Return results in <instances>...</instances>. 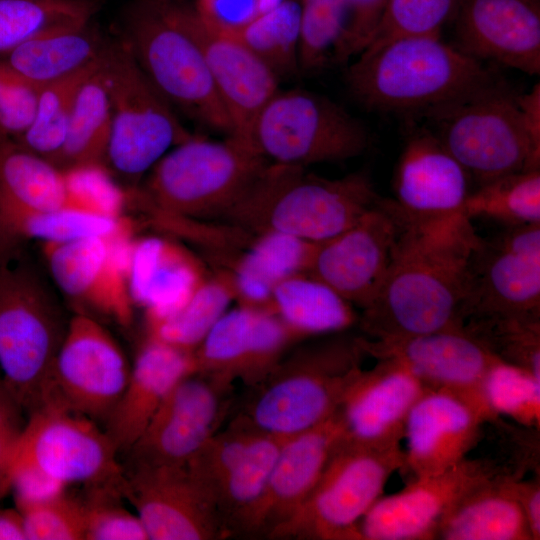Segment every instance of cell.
<instances>
[{"label": "cell", "instance_id": "obj_1", "mask_svg": "<svg viewBox=\"0 0 540 540\" xmlns=\"http://www.w3.org/2000/svg\"><path fill=\"white\" fill-rule=\"evenodd\" d=\"M389 204L399 222L391 263L358 325L369 339L462 328L470 263L480 241L464 214L413 220Z\"/></svg>", "mask_w": 540, "mask_h": 540}, {"label": "cell", "instance_id": "obj_2", "mask_svg": "<svg viewBox=\"0 0 540 540\" xmlns=\"http://www.w3.org/2000/svg\"><path fill=\"white\" fill-rule=\"evenodd\" d=\"M346 84L365 108L422 118L504 81L440 36H409L360 53Z\"/></svg>", "mask_w": 540, "mask_h": 540}, {"label": "cell", "instance_id": "obj_3", "mask_svg": "<svg viewBox=\"0 0 540 540\" xmlns=\"http://www.w3.org/2000/svg\"><path fill=\"white\" fill-rule=\"evenodd\" d=\"M360 336L348 331L296 344L250 392L232 419L260 433L289 437L333 416L362 372Z\"/></svg>", "mask_w": 540, "mask_h": 540}, {"label": "cell", "instance_id": "obj_4", "mask_svg": "<svg viewBox=\"0 0 540 540\" xmlns=\"http://www.w3.org/2000/svg\"><path fill=\"white\" fill-rule=\"evenodd\" d=\"M380 198L363 172L329 179L306 167L269 163L221 221L251 234L278 232L318 243L354 225Z\"/></svg>", "mask_w": 540, "mask_h": 540}, {"label": "cell", "instance_id": "obj_5", "mask_svg": "<svg viewBox=\"0 0 540 540\" xmlns=\"http://www.w3.org/2000/svg\"><path fill=\"white\" fill-rule=\"evenodd\" d=\"M268 164L239 136L219 141L193 136L150 169L137 193L162 213L199 222L221 221Z\"/></svg>", "mask_w": 540, "mask_h": 540}, {"label": "cell", "instance_id": "obj_6", "mask_svg": "<svg viewBox=\"0 0 540 540\" xmlns=\"http://www.w3.org/2000/svg\"><path fill=\"white\" fill-rule=\"evenodd\" d=\"M123 39L160 94L208 129L233 135L229 114L201 49L171 2L134 0L125 10Z\"/></svg>", "mask_w": 540, "mask_h": 540}, {"label": "cell", "instance_id": "obj_7", "mask_svg": "<svg viewBox=\"0 0 540 540\" xmlns=\"http://www.w3.org/2000/svg\"><path fill=\"white\" fill-rule=\"evenodd\" d=\"M66 327L44 279L0 261L1 381L29 414L43 404Z\"/></svg>", "mask_w": 540, "mask_h": 540}, {"label": "cell", "instance_id": "obj_8", "mask_svg": "<svg viewBox=\"0 0 540 540\" xmlns=\"http://www.w3.org/2000/svg\"><path fill=\"white\" fill-rule=\"evenodd\" d=\"M103 65L111 102L105 166L135 185L174 146L192 138L123 38L107 43Z\"/></svg>", "mask_w": 540, "mask_h": 540}, {"label": "cell", "instance_id": "obj_9", "mask_svg": "<svg viewBox=\"0 0 540 540\" xmlns=\"http://www.w3.org/2000/svg\"><path fill=\"white\" fill-rule=\"evenodd\" d=\"M403 465L400 445L381 449L343 439L309 496L269 538L360 540V521Z\"/></svg>", "mask_w": 540, "mask_h": 540}, {"label": "cell", "instance_id": "obj_10", "mask_svg": "<svg viewBox=\"0 0 540 540\" xmlns=\"http://www.w3.org/2000/svg\"><path fill=\"white\" fill-rule=\"evenodd\" d=\"M243 139L269 163L302 167L357 157L370 143L357 118L329 98L303 89H279Z\"/></svg>", "mask_w": 540, "mask_h": 540}, {"label": "cell", "instance_id": "obj_11", "mask_svg": "<svg viewBox=\"0 0 540 540\" xmlns=\"http://www.w3.org/2000/svg\"><path fill=\"white\" fill-rule=\"evenodd\" d=\"M517 94L502 81L422 117L478 186L540 169L525 134Z\"/></svg>", "mask_w": 540, "mask_h": 540}, {"label": "cell", "instance_id": "obj_12", "mask_svg": "<svg viewBox=\"0 0 540 540\" xmlns=\"http://www.w3.org/2000/svg\"><path fill=\"white\" fill-rule=\"evenodd\" d=\"M105 430L92 419L45 404L29 414L11 469L26 466L63 485L121 488L124 467Z\"/></svg>", "mask_w": 540, "mask_h": 540}, {"label": "cell", "instance_id": "obj_13", "mask_svg": "<svg viewBox=\"0 0 540 540\" xmlns=\"http://www.w3.org/2000/svg\"><path fill=\"white\" fill-rule=\"evenodd\" d=\"M130 371L131 365L108 330L87 313H76L67 323L42 406H60L104 424Z\"/></svg>", "mask_w": 540, "mask_h": 540}, {"label": "cell", "instance_id": "obj_14", "mask_svg": "<svg viewBox=\"0 0 540 540\" xmlns=\"http://www.w3.org/2000/svg\"><path fill=\"white\" fill-rule=\"evenodd\" d=\"M503 473L492 460L465 458L440 473L415 477L399 492L375 502L359 523L360 540L437 539L456 506Z\"/></svg>", "mask_w": 540, "mask_h": 540}, {"label": "cell", "instance_id": "obj_15", "mask_svg": "<svg viewBox=\"0 0 540 540\" xmlns=\"http://www.w3.org/2000/svg\"><path fill=\"white\" fill-rule=\"evenodd\" d=\"M233 385L196 370L183 376L128 451L130 465L185 466L221 429Z\"/></svg>", "mask_w": 540, "mask_h": 540}, {"label": "cell", "instance_id": "obj_16", "mask_svg": "<svg viewBox=\"0 0 540 540\" xmlns=\"http://www.w3.org/2000/svg\"><path fill=\"white\" fill-rule=\"evenodd\" d=\"M123 498L134 507L149 540H211L229 536L216 504L186 466L129 465Z\"/></svg>", "mask_w": 540, "mask_h": 540}, {"label": "cell", "instance_id": "obj_17", "mask_svg": "<svg viewBox=\"0 0 540 540\" xmlns=\"http://www.w3.org/2000/svg\"><path fill=\"white\" fill-rule=\"evenodd\" d=\"M481 314L540 316V224L480 239L470 263L465 319Z\"/></svg>", "mask_w": 540, "mask_h": 540}, {"label": "cell", "instance_id": "obj_18", "mask_svg": "<svg viewBox=\"0 0 540 540\" xmlns=\"http://www.w3.org/2000/svg\"><path fill=\"white\" fill-rule=\"evenodd\" d=\"M360 341L366 356L397 363L429 389L456 393L474 404L487 420L495 419L485 404L482 382L500 359L464 327L401 338L360 336Z\"/></svg>", "mask_w": 540, "mask_h": 540}, {"label": "cell", "instance_id": "obj_19", "mask_svg": "<svg viewBox=\"0 0 540 540\" xmlns=\"http://www.w3.org/2000/svg\"><path fill=\"white\" fill-rule=\"evenodd\" d=\"M133 229L110 237L43 243L51 277L71 301L130 325L133 307L129 264Z\"/></svg>", "mask_w": 540, "mask_h": 540}, {"label": "cell", "instance_id": "obj_20", "mask_svg": "<svg viewBox=\"0 0 540 540\" xmlns=\"http://www.w3.org/2000/svg\"><path fill=\"white\" fill-rule=\"evenodd\" d=\"M398 233V219L388 198L381 197L354 225L316 243L306 273L362 310L385 278Z\"/></svg>", "mask_w": 540, "mask_h": 540}, {"label": "cell", "instance_id": "obj_21", "mask_svg": "<svg viewBox=\"0 0 540 540\" xmlns=\"http://www.w3.org/2000/svg\"><path fill=\"white\" fill-rule=\"evenodd\" d=\"M302 341L271 310L238 304L222 315L195 349V369L249 388Z\"/></svg>", "mask_w": 540, "mask_h": 540}, {"label": "cell", "instance_id": "obj_22", "mask_svg": "<svg viewBox=\"0 0 540 540\" xmlns=\"http://www.w3.org/2000/svg\"><path fill=\"white\" fill-rule=\"evenodd\" d=\"M344 439L336 412L323 423L283 443L259 498L235 521L232 534L270 537L311 493L337 445Z\"/></svg>", "mask_w": 540, "mask_h": 540}, {"label": "cell", "instance_id": "obj_23", "mask_svg": "<svg viewBox=\"0 0 540 540\" xmlns=\"http://www.w3.org/2000/svg\"><path fill=\"white\" fill-rule=\"evenodd\" d=\"M171 5L201 49L232 121L233 135L245 138L258 112L279 90V77L237 36L205 22L194 7L183 1Z\"/></svg>", "mask_w": 540, "mask_h": 540}, {"label": "cell", "instance_id": "obj_24", "mask_svg": "<svg viewBox=\"0 0 540 540\" xmlns=\"http://www.w3.org/2000/svg\"><path fill=\"white\" fill-rule=\"evenodd\" d=\"M454 20L462 52L539 75V0H462Z\"/></svg>", "mask_w": 540, "mask_h": 540}, {"label": "cell", "instance_id": "obj_25", "mask_svg": "<svg viewBox=\"0 0 540 540\" xmlns=\"http://www.w3.org/2000/svg\"><path fill=\"white\" fill-rule=\"evenodd\" d=\"M488 421L469 400L443 389H428L405 422L404 465L413 478L440 473L464 460Z\"/></svg>", "mask_w": 540, "mask_h": 540}, {"label": "cell", "instance_id": "obj_26", "mask_svg": "<svg viewBox=\"0 0 540 540\" xmlns=\"http://www.w3.org/2000/svg\"><path fill=\"white\" fill-rule=\"evenodd\" d=\"M428 389L392 361L379 360L373 369L362 370L337 410L344 439L373 448L399 446L411 408Z\"/></svg>", "mask_w": 540, "mask_h": 540}, {"label": "cell", "instance_id": "obj_27", "mask_svg": "<svg viewBox=\"0 0 540 540\" xmlns=\"http://www.w3.org/2000/svg\"><path fill=\"white\" fill-rule=\"evenodd\" d=\"M469 175L426 127L413 132L400 155L391 201L404 217L438 220L464 214Z\"/></svg>", "mask_w": 540, "mask_h": 540}, {"label": "cell", "instance_id": "obj_28", "mask_svg": "<svg viewBox=\"0 0 540 540\" xmlns=\"http://www.w3.org/2000/svg\"><path fill=\"white\" fill-rule=\"evenodd\" d=\"M194 370V352L145 337L126 387L104 423L118 453H128L171 388Z\"/></svg>", "mask_w": 540, "mask_h": 540}, {"label": "cell", "instance_id": "obj_29", "mask_svg": "<svg viewBox=\"0 0 540 540\" xmlns=\"http://www.w3.org/2000/svg\"><path fill=\"white\" fill-rule=\"evenodd\" d=\"M207 274L196 256L170 239L147 236L132 242L129 290L145 318L177 310Z\"/></svg>", "mask_w": 540, "mask_h": 540}, {"label": "cell", "instance_id": "obj_30", "mask_svg": "<svg viewBox=\"0 0 540 540\" xmlns=\"http://www.w3.org/2000/svg\"><path fill=\"white\" fill-rule=\"evenodd\" d=\"M251 238L226 269L232 275L239 305L270 309L274 288L308 271L316 243L278 232L251 234Z\"/></svg>", "mask_w": 540, "mask_h": 540}, {"label": "cell", "instance_id": "obj_31", "mask_svg": "<svg viewBox=\"0 0 540 540\" xmlns=\"http://www.w3.org/2000/svg\"><path fill=\"white\" fill-rule=\"evenodd\" d=\"M513 477L500 474L468 496L444 520L442 540H532Z\"/></svg>", "mask_w": 540, "mask_h": 540}, {"label": "cell", "instance_id": "obj_32", "mask_svg": "<svg viewBox=\"0 0 540 540\" xmlns=\"http://www.w3.org/2000/svg\"><path fill=\"white\" fill-rule=\"evenodd\" d=\"M106 45L89 23L34 37L0 58L17 77L41 88L97 62Z\"/></svg>", "mask_w": 540, "mask_h": 540}, {"label": "cell", "instance_id": "obj_33", "mask_svg": "<svg viewBox=\"0 0 540 540\" xmlns=\"http://www.w3.org/2000/svg\"><path fill=\"white\" fill-rule=\"evenodd\" d=\"M270 310L301 340L348 331L359 319L353 305L306 272L274 288Z\"/></svg>", "mask_w": 540, "mask_h": 540}, {"label": "cell", "instance_id": "obj_34", "mask_svg": "<svg viewBox=\"0 0 540 540\" xmlns=\"http://www.w3.org/2000/svg\"><path fill=\"white\" fill-rule=\"evenodd\" d=\"M103 55L75 96L64 145L56 162V166L63 171L86 165L106 167L111 102Z\"/></svg>", "mask_w": 540, "mask_h": 540}, {"label": "cell", "instance_id": "obj_35", "mask_svg": "<svg viewBox=\"0 0 540 540\" xmlns=\"http://www.w3.org/2000/svg\"><path fill=\"white\" fill-rule=\"evenodd\" d=\"M232 301H236V291L230 271L208 273L177 310L145 318L146 336L194 352Z\"/></svg>", "mask_w": 540, "mask_h": 540}, {"label": "cell", "instance_id": "obj_36", "mask_svg": "<svg viewBox=\"0 0 540 540\" xmlns=\"http://www.w3.org/2000/svg\"><path fill=\"white\" fill-rule=\"evenodd\" d=\"M0 219L17 240L37 239L42 243H65L90 237H110L133 229L127 216L111 218L89 212L60 208L32 210L0 196Z\"/></svg>", "mask_w": 540, "mask_h": 540}, {"label": "cell", "instance_id": "obj_37", "mask_svg": "<svg viewBox=\"0 0 540 540\" xmlns=\"http://www.w3.org/2000/svg\"><path fill=\"white\" fill-rule=\"evenodd\" d=\"M0 196L32 210L64 208L65 173L15 140L0 138Z\"/></svg>", "mask_w": 540, "mask_h": 540}, {"label": "cell", "instance_id": "obj_38", "mask_svg": "<svg viewBox=\"0 0 540 540\" xmlns=\"http://www.w3.org/2000/svg\"><path fill=\"white\" fill-rule=\"evenodd\" d=\"M100 0H0V57L34 37L91 23Z\"/></svg>", "mask_w": 540, "mask_h": 540}, {"label": "cell", "instance_id": "obj_39", "mask_svg": "<svg viewBox=\"0 0 540 540\" xmlns=\"http://www.w3.org/2000/svg\"><path fill=\"white\" fill-rule=\"evenodd\" d=\"M468 219L487 218L511 226L540 224V169L501 176L479 185L466 198Z\"/></svg>", "mask_w": 540, "mask_h": 540}, {"label": "cell", "instance_id": "obj_40", "mask_svg": "<svg viewBox=\"0 0 540 540\" xmlns=\"http://www.w3.org/2000/svg\"><path fill=\"white\" fill-rule=\"evenodd\" d=\"M301 14L299 0H283L233 34L280 78L298 68Z\"/></svg>", "mask_w": 540, "mask_h": 540}, {"label": "cell", "instance_id": "obj_41", "mask_svg": "<svg viewBox=\"0 0 540 540\" xmlns=\"http://www.w3.org/2000/svg\"><path fill=\"white\" fill-rule=\"evenodd\" d=\"M287 438L260 433L217 488L214 501L229 536L235 521L261 495Z\"/></svg>", "mask_w": 540, "mask_h": 540}, {"label": "cell", "instance_id": "obj_42", "mask_svg": "<svg viewBox=\"0 0 540 540\" xmlns=\"http://www.w3.org/2000/svg\"><path fill=\"white\" fill-rule=\"evenodd\" d=\"M463 327L501 361L540 379V316L471 315Z\"/></svg>", "mask_w": 540, "mask_h": 540}, {"label": "cell", "instance_id": "obj_43", "mask_svg": "<svg viewBox=\"0 0 540 540\" xmlns=\"http://www.w3.org/2000/svg\"><path fill=\"white\" fill-rule=\"evenodd\" d=\"M101 58L72 75L41 87L34 121L15 141L56 165L77 91Z\"/></svg>", "mask_w": 540, "mask_h": 540}, {"label": "cell", "instance_id": "obj_44", "mask_svg": "<svg viewBox=\"0 0 540 540\" xmlns=\"http://www.w3.org/2000/svg\"><path fill=\"white\" fill-rule=\"evenodd\" d=\"M482 395L495 418L509 416L521 425L539 428L540 379L528 370L496 362L482 382Z\"/></svg>", "mask_w": 540, "mask_h": 540}, {"label": "cell", "instance_id": "obj_45", "mask_svg": "<svg viewBox=\"0 0 540 540\" xmlns=\"http://www.w3.org/2000/svg\"><path fill=\"white\" fill-rule=\"evenodd\" d=\"M461 2L462 0H390L371 40L361 53L373 52L402 37L440 36L443 26L455 19Z\"/></svg>", "mask_w": 540, "mask_h": 540}, {"label": "cell", "instance_id": "obj_46", "mask_svg": "<svg viewBox=\"0 0 540 540\" xmlns=\"http://www.w3.org/2000/svg\"><path fill=\"white\" fill-rule=\"evenodd\" d=\"M260 432L234 420L211 436L185 465L191 475L214 494L243 458ZM215 502V501H214Z\"/></svg>", "mask_w": 540, "mask_h": 540}, {"label": "cell", "instance_id": "obj_47", "mask_svg": "<svg viewBox=\"0 0 540 540\" xmlns=\"http://www.w3.org/2000/svg\"><path fill=\"white\" fill-rule=\"evenodd\" d=\"M26 540H85L82 498L64 491L41 501L16 505Z\"/></svg>", "mask_w": 540, "mask_h": 540}, {"label": "cell", "instance_id": "obj_48", "mask_svg": "<svg viewBox=\"0 0 540 540\" xmlns=\"http://www.w3.org/2000/svg\"><path fill=\"white\" fill-rule=\"evenodd\" d=\"M119 487H90L83 499L85 540H149L137 514L121 503Z\"/></svg>", "mask_w": 540, "mask_h": 540}, {"label": "cell", "instance_id": "obj_49", "mask_svg": "<svg viewBox=\"0 0 540 540\" xmlns=\"http://www.w3.org/2000/svg\"><path fill=\"white\" fill-rule=\"evenodd\" d=\"M66 206L92 214L119 218L127 203L125 193L104 166L86 165L64 170Z\"/></svg>", "mask_w": 540, "mask_h": 540}, {"label": "cell", "instance_id": "obj_50", "mask_svg": "<svg viewBox=\"0 0 540 540\" xmlns=\"http://www.w3.org/2000/svg\"><path fill=\"white\" fill-rule=\"evenodd\" d=\"M390 0H347L341 34L333 47L334 60L347 62L371 40Z\"/></svg>", "mask_w": 540, "mask_h": 540}, {"label": "cell", "instance_id": "obj_51", "mask_svg": "<svg viewBox=\"0 0 540 540\" xmlns=\"http://www.w3.org/2000/svg\"><path fill=\"white\" fill-rule=\"evenodd\" d=\"M40 87L16 76L0 97V138L16 140L34 121Z\"/></svg>", "mask_w": 540, "mask_h": 540}, {"label": "cell", "instance_id": "obj_52", "mask_svg": "<svg viewBox=\"0 0 540 540\" xmlns=\"http://www.w3.org/2000/svg\"><path fill=\"white\" fill-rule=\"evenodd\" d=\"M23 408L0 381V499L10 491V469L25 424Z\"/></svg>", "mask_w": 540, "mask_h": 540}, {"label": "cell", "instance_id": "obj_53", "mask_svg": "<svg viewBox=\"0 0 540 540\" xmlns=\"http://www.w3.org/2000/svg\"><path fill=\"white\" fill-rule=\"evenodd\" d=\"M194 8L205 22L232 34L263 11L261 0H197Z\"/></svg>", "mask_w": 540, "mask_h": 540}, {"label": "cell", "instance_id": "obj_54", "mask_svg": "<svg viewBox=\"0 0 540 540\" xmlns=\"http://www.w3.org/2000/svg\"><path fill=\"white\" fill-rule=\"evenodd\" d=\"M516 99L532 155L540 163V84L528 93L517 94Z\"/></svg>", "mask_w": 540, "mask_h": 540}, {"label": "cell", "instance_id": "obj_55", "mask_svg": "<svg viewBox=\"0 0 540 540\" xmlns=\"http://www.w3.org/2000/svg\"><path fill=\"white\" fill-rule=\"evenodd\" d=\"M513 489L523 509L532 540L540 539V486L539 481L512 480Z\"/></svg>", "mask_w": 540, "mask_h": 540}, {"label": "cell", "instance_id": "obj_56", "mask_svg": "<svg viewBox=\"0 0 540 540\" xmlns=\"http://www.w3.org/2000/svg\"><path fill=\"white\" fill-rule=\"evenodd\" d=\"M0 540H26L18 510L0 508Z\"/></svg>", "mask_w": 540, "mask_h": 540}, {"label": "cell", "instance_id": "obj_57", "mask_svg": "<svg viewBox=\"0 0 540 540\" xmlns=\"http://www.w3.org/2000/svg\"><path fill=\"white\" fill-rule=\"evenodd\" d=\"M16 75L8 67V65L0 58V97L7 90L9 85L14 81Z\"/></svg>", "mask_w": 540, "mask_h": 540}, {"label": "cell", "instance_id": "obj_58", "mask_svg": "<svg viewBox=\"0 0 540 540\" xmlns=\"http://www.w3.org/2000/svg\"><path fill=\"white\" fill-rule=\"evenodd\" d=\"M16 242L17 239L7 231L0 219V257L10 250Z\"/></svg>", "mask_w": 540, "mask_h": 540}, {"label": "cell", "instance_id": "obj_59", "mask_svg": "<svg viewBox=\"0 0 540 540\" xmlns=\"http://www.w3.org/2000/svg\"><path fill=\"white\" fill-rule=\"evenodd\" d=\"M282 1L283 0H261L262 9H263V11L268 10L270 8L275 7L276 5H278Z\"/></svg>", "mask_w": 540, "mask_h": 540}, {"label": "cell", "instance_id": "obj_60", "mask_svg": "<svg viewBox=\"0 0 540 540\" xmlns=\"http://www.w3.org/2000/svg\"><path fill=\"white\" fill-rule=\"evenodd\" d=\"M299 1L301 2V4H304V3H306V2H308L310 0H299Z\"/></svg>", "mask_w": 540, "mask_h": 540}, {"label": "cell", "instance_id": "obj_61", "mask_svg": "<svg viewBox=\"0 0 540 540\" xmlns=\"http://www.w3.org/2000/svg\"><path fill=\"white\" fill-rule=\"evenodd\" d=\"M162 1H183V0H162Z\"/></svg>", "mask_w": 540, "mask_h": 540}]
</instances>
